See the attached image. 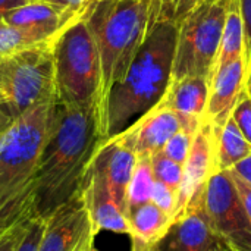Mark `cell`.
Returning <instances> with one entry per match:
<instances>
[{
    "label": "cell",
    "instance_id": "obj_10",
    "mask_svg": "<svg viewBox=\"0 0 251 251\" xmlns=\"http://www.w3.org/2000/svg\"><path fill=\"white\" fill-rule=\"evenodd\" d=\"M224 243L213 232L206 210L204 190L199 191L157 241V251H219Z\"/></svg>",
    "mask_w": 251,
    "mask_h": 251
},
{
    "label": "cell",
    "instance_id": "obj_32",
    "mask_svg": "<svg viewBox=\"0 0 251 251\" xmlns=\"http://www.w3.org/2000/svg\"><path fill=\"white\" fill-rule=\"evenodd\" d=\"M35 1H44V0H0V21L4 16H7L10 12Z\"/></svg>",
    "mask_w": 251,
    "mask_h": 251
},
{
    "label": "cell",
    "instance_id": "obj_25",
    "mask_svg": "<svg viewBox=\"0 0 251 251\" xmlns=\"http://www.w3.org/2000/svg\"><path fill=\"white\" fill-rule=\"evenodd\" d=\"M151 203H154L160 210L169 215L172 219L175 218L176 203H178V193L171 187L165 185L163 182L156 181L151 193Z\"/></svg>",
    "mask_w": 251,
    "mask_h": 251
},
{
    "label": "cell",
    "instance_id": "obj_11",
    "mask_svg": "<svg viewBox=\"0 0 251 251\" xmlns=\"http://www.w3.org/2000/svg\"><path fill=\"white\" fill-rule=\"evenodd\" d=\"M216 172V132L212 124L203 119L194 134L190 154L182 166V181L178 191L175 218L187 207L190 200L206 188L209 178ZM174 218V219H175Z\"/></svg>",
    "mask_w": 251,
    "mask_h": 251
},
{
    "label": "cell",
    "instance_id": "obj_43",
    "mask_svg": "<svg viewBox=\"0 0 251 251\" xmlns=\"http://www.w3.org/2000/svg\"><path fill=\"white\" fill-rule=\"evenodd\" d=\"M93 1H99V0H90V3H93Z\"/></svg>",
    "mask_w": 251,
    "mask_h": 251
},
{
    "label": "cell",
    "instance_id": "obj_28",
    "mask_svg": "<svg viewBox=\"0 0 251 251\" xmlns=\"http://www.w3.org/2000/svg\"><path fill=\"white\" fill-rule=\"evenodd\" d=\"M34 216V215H32ZM32 216H28V218H22L16 222H13L10 226H7L4 231L0 232V251H15L24 232H25V228H26V224L28 221L32 218Z\"/></svg>",
    "mask_w": 251,
    "mask_h": 251
},
{
    "label": "cell",
    "instance_id": "obj_27",
    "mask_svg": "<svg viewBox=\"0 0 251 251\" xmlns=\"http://www.w3.org/2000/svg\"><path fill=\"white\" fill-rule=\"evenodd\" d=\"M149 10V31L163 21H172L175 0H144Z\"/></svg>",
    "mask_w": 251,
    "mask_h": 251
},
{
    "label": "cell",
    "instance_id": "obj_7",
    "mask_svg": "<svg viewBox=\"0 0 251 251\" xmlns=\"http://www.w3.org/2000/svg\"><path fill=\"white\" fill-rule=\"evenodd\" d=\"M228 0H204L179 25L172 81L203 76L212 82L226 18Z\"/></svg>",
    "mask_w": 251,
    "mask_h": 251
},
{
    "label": "cell",
    "instance_id": "obj_5",
    "mask_svg": "<svg viewBox=\"0 0 251 251\" xmlns=\"http://www.w3.org/2000/svg\"><path fill=\"white\" fill-rule=\"evenodd\" d=\"M53 57L59 101L74 107L97 109L101 69L99 50L85 13L56 40Z\"/></svg>",
    "mask_w": 251,
    "mask_h": 251
},
{
    "label": "cell",
    "instance_id": "obj_38",
    "mask_svg": "<svg viewBox=\"0 0 251 251\" xmlns=\"http://www.w3.org/2000/svg\"><path fill=\"white\" fill-rule=\"evenodd\" d=\"M131 251H157L156 246L153 247H146V249H131Z\"/></svg>",
    "mask_w": 251,
    "mask_h": 251
},
{
    "label": "cell",
    "instance_id": "obj_26",
    "mask_svg": "<svg viewBox=\"0 0 251 251\" xmlns=\"http://www.w3.org/2000/svg\"><path fill=\"white\" fill-rule=\"evenodd\" d=\"M44 229V218L34 215L25 228V232L16 247L15 251H37L38 250V244L41 240V234Z\"/></svg>",
    "mask_w": 251,
    "mask_h": 251
},
{
    "label": "cell",
    "instance_id": "obj_6",
    "mask_svg": "<svg viewBox=\"0 0 251 251\" xmlns=\"http://www.w3.org/2000/svg\"><path fill=\"white\" fill-rule=\"evenodd\" d=\"M54 43L38 44L0 56V107L12 118L43 100L57 96Z\"/></svg>",
    "mask_w": 251,
    "mask_h": 251
},
{
    "label": "cell",
    "instance_id": "obj_24",
    "mask_svg": "<svg viewBox=\"0 0 251 251\" xmlns=\"http://www.w3.org/2000/svg\"><path fill=\"white\" fill-rule=\"evenodd\" d=\"M193 138L194 135L191 132H187L184 129H181L179 132H176L166 144L165 147L162 149V151L169 157L172 159L174 162L179 163L184 166L188 154H190V149H191V144H193Z\"/></svg>",
    "mask_w": 251,
    "mask_h": 251
},
{
    "label": "cell",
    "instance_id": "obj_3",
    "mask_svg": "<svg viewBox=\"0 0 251 251\" xmlns=\"http://www.w3.org/2000/svg\"><path fill=\"white\" fill-rule=\"evenodd\" d=\"M59 97L43 100L0 134V229L35 213L34 179Z\"/></svg>",
    "mask_w": 251,
    "mask_h": 251
},
{
    "label": "cell",
    "instance_id": "obj_21",
    "mask_svg": "<svg viewBox=\"0 0 251 251\" xmlns=\"http://www.w3.org/2000/svg\"><path fill=\"white\" fill-rule=\"evenodd\" d=\"M154 182L156 179L151 168V156H137V163L126 191V218L131 210L151 201Z\"/></svg>",
    "mask_w": 251,
    "mask_h": 251
},
{
    "label": "cell",
    "instance_id": "obj_19",
    "mask_svg": "<svg viewBox=\"0 0 251 251\" xmlns=\"http://www.w3.org/2000/svg\"><path fill=\"white\" fill-rule=\"evenodd\" d=\"M216 172L229 171L237 163L251 156V144L246 140L234 118L216 131Z\"/></svg>",
    "mask_w": 251,
    "mask_h": 251
},
{
    "label": "cell",
    "instance_id": "obj_16",
    "mask_svg": "<svg viewBox=\"0 0 251 251\" xmlns=\"http://www.w3.org/2000/svg\"><path fill=\"white\" fill-rule=\"evenodd\" d=\"M210 93V82L203 76H185L171 81L166 94L160 100L169 109L178 113L184 131L193 135L200 128Z\"/></svg>",
    "mask_w": 251,
    "mask_h": 251
},
{
    "label": "cell",
    "instance_id": "obj_40",
    "mask_svg": "<svg viewBox=\"0 0 251 251\" xmlns=\"http://www.w3.org/2000/svg\"><path fill=\"white\" fill-rule=\"evenodd\" d=\"M44 1H49V3H56V4H60L59 0H44Z\"/></svg>",
    "mask_w": 251,
    "mask_h": 251
},
{
    "label": "cell",
    "instance_id": "obj_37",
    "mask_svg": "<svg viewBox=\"0 0 251 251\" xmlns=\"http://www.w3.org/2000/svg\"><path fill=\"white\" fill-rule=\"evenodd\" d=\"M12 119H13V118H12L4 109L0 107V134L3 132V129L9 125V122H10Z\"/></svg>",
    "mask_w": 251,
    "mask_h": 251
},
{
    "label": "cell",
    "instance_id": "obj_12",
    "mask_svg": "<svg viewBox=\"0 0 251 251\" xmlns=\"http://www.w3.org/2000/svg\"><path fill=\"white\" fill-rule=\"evenodd\" d=\"M249 72V54L244 50L241 57L216 69L210 82L209 101L204 121L213 125L216 131L224 128L241 97L246 94V81Z\"/></svg>",
    "mask_w": 251,
    "mask_h": 251
},
{
    "label": "cell",
    "instance_id": "obj_2",
    "mask_svg": "<svg viewBox=\"0 0 251 251\" xmlns=\"http://www.w3.org/2000/svg\"><path fill=\"white\" fill-rule=\"evenodd\" d=\"M178 25L163 21L146 35L126 76L113 85L100 113L104 141L118 137L151 110L172 81Z\"/></svg>",
    "mask_w": 251,
    "mask_h": 251
},
{
    "label": "cell",
    "instance_id": "obj_18",
    "mask_svg": "<svg viewBox=\"0 0 251 251\" xmlns=\"http://www.w3.org/2000/svg\"><path fill=\"white\" fill-rule=\"evenodd\" d=\"M172 221L174 219L169 215H166L151 201L131 210L128 215V222L132 249L156 246L169 229Z\"/></svg>",
    "mask_w": 251,
    "mask_h": 251
},
{
    "label": "cell",
    "instance_id": "obj_44",
    "mask_svg": "<svg viewBox=\"0 0 251 251\" xmlns=\"http://www.w3.org/2000/svg\"><path fill=\"white\" fill-rule=\"evenodd\" d=\"M0 232H1V231H0Z\"/></svg>",
    "mask_w": 251,
    "mask_h": 251
},
{
    "label": "cell",
    "instance_id": "obj_39",
    "mask_svg": "<svg viewBox=\"0 0 251 251\" xmlns=\"http://www.w3.org/2000/svg\"><path fill=\"white\" fill-rule=\"evenodd\" d=\"M219 251H232V250H231V249H229L228 246H225V244H224V246H222V247L219 249Z\"/></svg>",
    "mask_w": 251,
    "mask_h": 251
},
{
    "label": "cell",
    "instance_id": "obj_42",
    "mask_svg": "<svg viewBox=\"0 0 251 251\" xmlns=\"http://www.w3.org/2000/svg\"><path fill=\"white\" fill-rule=\"evenodd\" d=\"M91 251H99V250H97V249H96V247H93V250H91Z\"/></svg>",
    "mask_w": 251,
    "mask_h": 251
},
{
    "label": "cell",
    "instance_id": "obj_23",
    "mask_svg": "<svg viewBox=\"0 0 251 251\" xmlns=\"http://www.w3.org/2000/svg\"><path fill=\"white\" fill-rule=\"evenodd\" d=\"M38 44H47V43H38L26 31L9 25L3 19L0 21V56L10 54L13 51L38 46Z\"/></svg>",
    "mask_w": 251,
    "mask_h": 251
},
{
    "label": "cell",
    "instance_id": "obj_17",
    "mask_svg": "<svg viewBox=\"0 0 251 251\" xmlns=\"http://www.w3.org/2000/svg\"><path fill=\"white\" fill-rule=\"evenodd\" d=\"M91 162L100 169L113 199L125 212L126 191L137 163V154L129 150L118 137H115L106 140L99 147Z\"/></svg>",
    "mask_w": 251,
    "mask_h": 251
},
{
    "label": "cell",
    "instance_id": "obj_29",
    "mask_svg": "<svg viewBox=\"0 0 251 251\" xmlns=\"http://www.w3.org/2000/svg\"><path fill=\"white\" fill-rule=\"evenodd\" d=\"M232 118L235 124L238 125L240 131L246 137V140L251 144V99L249 97L247 91L235 106L232 112Z\"/></svg>",
    "mask_w": 251,
    "mask_h": 251
},
{
    "label": "cell",
    "instance_id": "obj_13",
    "mask_svg": "<svg viewBox=\"0 0 251 251\" xmlns=\"http://www.w3.org/2000/svg\"><path fill=\"white\" fill-rule=\"evenodd\" d=\"M181 129L184 126L178 113L160 101L118 138L137 156H151L162 151L165 144Z\"/></svg>",
    "mask_w": 251,
    "mask_h": 251
},
{
    "label": "cell",
    "instance_id": "obj_15",
    "mask_svg": "<svg viewBox=\"0 0 251 251\" xmlns=\"http://www.w3.org/2000/svg\"><path fill=\"white\" fill-rule=\"evenodd\" d=\"M81 196L84 199L96 234L100 231H109L129 235L128 218L113 199L103 174L93 162H90L84 175L81 184Z\"/></svg>",
    "mask_w": 251,
    "mask_h": 251
},
{
    "label": "cell",
    "instance_id": "obj_8",
    "mask_svg": "<svg viewBox=\"0 0 251 251\" xmlns=\"http://www.w3.org/2000/svg\"><path fill=\"white\" fill-rule=\"evenodd\" d=\"M204 210L218 238L232 251H251V221L229 171L215 172L204 188Z\"/></svg>",
    "mask_w": 251,
    "mask_h": 251
},
{
    "label": "cell",
    "instance_id": "obj_36",
    "mask_svg": "<svg viewBox=\"0 0 251 251\" xmlns=\"http://www.w3.org/2000/svg\"><path fill=\"white\" fill-rule=\"evenodd\" d=\"M246 50L249 54V72H247V81H246V91L251 99V44L246 41Z\"/></svg>",
    "mask_w": 251,
    "mask_h": 251
},
{
    "label": "cell",
    "instance_id": "obj_22",
    "mask_svg": "<svg viewBox=\"0 0 251 251\" xmlns=\"http://www.w3.org/2000/svg\"><path fill=\"white\" fill-rule=\"evenodd\" d=\"M151 168L154 179L171 187L176 193L179 191L182 181V165L169 159L163 151L151 154Z\"/></svg>",
    "mask_w": 251,
    "mask_h": 251
},
{
    "label": "cell",
    "instance_id": "obj_4",
    "mask_svg": "<svg viewBox=\"0 0 251 251\" xmlns=\"http://www.w3.org/2000/svg\"><path fill=\"white\" fill-rule=\"evenodd\" d=\"M87 24L94 37L101 69L99 121L104 101L121 82L149 32V10L144 0H99L88 4Z\"/></svg>",
    "mask_w": 251,
    "mask_h": 251
},
{
    "label": "cell",
    "instance_id": "obj_9",
    "mask_svg": "<svg viewBox=\"0 0 251 251\" xmlns=\"http://www.w3.org/2000/svg\"><path fill=\"white\" fill-rule=\"evenodd\" d=\"M96 235L79 191L44 218L37 251H84L94 244Z\"/></svg>",
    "mask_w": 251,
    "mask_h": 251
},
{
    "label": "cell",
    "instance_id": "obj_41",
    "mask_svg": "<svg viewBox=\"0 0 251 251\" xmlns=\"http://www.w3.org/2000/svg\"><path fill=\"white\" fill-rule=\"evenodd\" d=\"M93 247H94V244H93V246H90L88 249H85V250H84V251H91V250H93Z\"/></svg>",
    "mask_w": 251,
    "mask_h": 251
},
{
    "label": "cell",
    "instance_id": "obj_1",
    "mask_svg": "<svg viewBox=\"0 0 251 251\" xmlns=\"http://www.w3.org/2000/svg\"><path fill=\"white\" fill-rule=\"evenodd\" d=\"M104 143L99 112L57 100L34 179V209L41 218L81 191L90 162Z\"/></svg>",
    "mask_w": 251,
    "mask_h": 251
},
{
    "label": "cell",
    "instance_id": "obj_33",
    "mask_svg": "<svg viewBox=\"0 0 251 251\" xmlns=\"http://www.w3.org/2000/svg\"><path fill=\"white\" fill-rule=\"evenodd\" d=\"M232 174H235L237 176H240L243 181H246L247 184L251 185V156L246 157L244 160H241L240 163H237L232 169H229Z\"/></svg>",
    "mask_w": 251,
    "mask_h": 251
},
{
    "label": "cell",
    "instance_id": "obj_30",
    "mask_svg": "<svg viewBox=\"0 0 251 251\" xmlns=\"http://www.w3.org/2000/svg\"><path fill=\"white\" fill-rule=\"evenodd\" d=\"M204 0H175V6H174V16L172 21L179 25L200 3H203Z\"/></svg>",
    "mask_w": 251,
    "mask_h": 251
},
{
    "label": "cell",
    "instance_id": "obj_31",
    "mask_svg": "<svg viewBox=\"0 0 251 251\" xmlns=\"http://www.w3.org/2000/svg\"><path fill=\"white\" fill-rule=\"evenodd\" d=\"M229 174H231V176H232V179L235 182V187L238 190V194H240V197L243 200V204H244V207L247 210V215H249V218H250L251 221V185L247 184L246 181H243L235 174H232L231 171H229Z\"/></svg>",
    "mask_w": 251,
    "mask_h": 251
},
{
    "label": "cell",
    "instance_id": "obj_20",
    "mask_svg": "<svg viewBox=\"0 0 251 251\" xmlns=\"http://www.w3.org/2000/svg\"><path fill=\"white\" fill-rule=\"evenodd\" d=\"M244 50H246V32H244L240 0H228L226 18H225L216 69L235 60L237 57H241L244 54Z\"/></svg>",
    "mask_w": 251,
    "mask_h": 251
},
{
    "label": "cell",
    "instance_id": "obj_35",
    "mask_svg": "<svg viewBox=\"0 0 251 251\" xmlns=\"http://www.w3.org/2000/svg\"><path fill=\"white\" fill-rule=\"evenodd\" d=\"M59 3L62 6H66L72 10H78V12H85L88 4H90V0H59Z\"/></svg>",
    "mask_w": 251,
    "mask_h": 251
},
{
    "label": "cell",
    "instance_id": "obj_14",
    "mask_svg": "<svg viewBox=\"0 0 251 251\" xmlns=\"http://www.w3.org/2000/svg\"><path fill=\"white\" fill-rule=\"evenodd\" d=\"M85 12L72 10L56 3L35 1L10 12L3 21L26 31L38 43H54L60 34L76 19L84 16Z\"/></svg>",
    "mask_w": 251,
    "mask_h": 251
},
{
    "label": "cell",
    "instance_id": "obj_34",
    "mask_svg": "<svg viewBox=\"0 0 251 251\" xmlns=\"http://www.w3.org/2000/svg\"><path fill=\"white\" fill-rule=\"evenodd\" d=\"M240 6H241L243 22H244L246 41L251 44V0H240Z\"/></svg>",
    "mask_w": 251,
    "mask_h": 251
}]
</instances>
